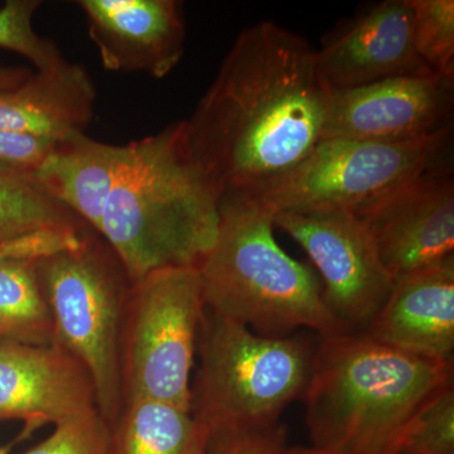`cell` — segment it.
<instances>
[{
    "label": "cell",
    "instance_id": "obj_1",
    "mask_svg": "<svg viewBox=\"0 0 454 454\" xmlns=\"http://www.w3.org/2000/svg\"><path fill=\"white\" fill-rule=\"evenodd\" d=\"M333 90L316 50L273 22L245 28L184 121L188 151L220 201L255 197L324 139Z\"/></svg>",
    "mask_w": 454,
    "mask_h": 454
},
{
    "label": "cell",
    "instance_id": "obj_2",
    "mask_svg": "<svg viewBox=\"0 0 454 454\" xmlns=\"http://www.w3.org/2000/svg\"><path fill=\"white\" fill-rule=\"evenodd\" d=\"M453 381V365L414 356L364 333L316 340L304 390L310 447L333 454H396L409 420Z\"/></svg>",
    "mask_w": 454,
    "mask_h": 454
},
{
    "label": "cell",
    "instance_id": "obj_3",
    "mask_svg": "<svg viewBox=\"0 0 454 454\" xmlns=\"http://www.w3.org/2000/svg\"><path fill=\"white\" fill-rule=\"evenodd\" d=\"M219 220V196L193 162L178 121L127 145L98 235L134 283L158 269L199 267Z\"/></svg>",
    "mask_w": 454,
    "mask_h": 454
},
{
    "label": "cell",
    "instance_id": "obj_4",
    "mask_svg": "<svg viewBox=\"0 0 454 454\" xmlns=\"http://www.w3.org/2000/svg\"><path fill=\"white\" fill-rule=\"evenodd\" d=\"M274 226L255 200H221L216 238L199 265L206 309L265 337L343 333L315 271L284 252Z\"/></svg>",
    "mask_w": 454,
    "mask_h": 454
},
{
    "label": "cell",
    "instance_id": "obj_5",
    "mask_svg": "<svg viewBox=\"0 0 454 454\" xmlns=\"http://www.w3.org/2000/svg\"><path fill=\"white\" fill-rule=\"evenodd\" d=\"M315 351L309 336H262L206 309L191 413L206 432L277 426L303 396Z\"/></svg>",
    "mask_w": 454,
    "mask_h": 454
},
{
    "label": "cell",
    "instance_id": "obj_6",
    "mask_svg": "<svg viewBox=\"0 0 454 454\" xmlns=\"http://www.w3.org/2000/svg\"><path fill=\"white\" fill-rule=\"evenodd\" d=\"M53 327V343L88 369L98 411L112 426L121 413L119 346L131 282L110 245L94 230L35 260Z\"/></svg>",
    "mask_w": 454,
    "mask_h": 454
},
{
    "label": "cell",
    "instance_id": "obj_7",
    "mask_svg": "<svg viewBox=\"0 0 454 454\" xmlns=\"http://www.w3.org/2000/svg\"><path fill=\"white\" fill-rule=\"evenodd\" d=\"M206 304L199 267H168L131 284L121 331L122 403L191 411V373Z\"/></svg>",
    "mask_w": 454,
    "mask_h": 454
},
{
    "label": "cell",
    "instance_id": "obj_8",
    "mask_svg": "<svg viewBox=\"0 0 454 454\" xmlns=\"http://www.w3.org/2000/svg\"><path fill=\"white\" fill-rule=\"evenodd\" d=\"M452 129L404 143L322 139L286 177L250 199L283 211L356 212L413 179L450 166Z\"/></svg>",
    "mask_w": 454,
    "mask_h": 454
},
{
    "label": "cell",
    "instance_id": "obj_9",
    "mask_svg": "<svg viewBox=\"0 0 454 454\" xmlns=\"http://www.w3.org/2000/svg\"><path fill=\"white\" fill-rule=\"evenodd\" d=\"M280 227L307 253L325 304L345 331L365 330L389 298L395 280L382 267L372 238L354 212L283 211Z\"/></svg>",
    "mask_w": 454,
    "mask_h": 454
},
{
    "label": "cell",
    "instance_id": "obj_10",
    "mask_svg": "<svg viewBox=\"0 0 454 454\" xmlns=\"http://www.w3.org/2000/svg\"><path fill=\"white\" fill-rule=\"evenodd\" d=\"M454 74L391 77L333 91L324 139L404 143L452 129Z\"/></svg>",
    "mask_w": 454,
    "mask_h": 454
},
{
    "label": "cell",
    "instance_id": "obj_11",
    "mask_svg": "<svg viewBox=\"0 0 454 454\" xmlns=\"http://www.w3.org/2000/svg\"><path fill=\"white\" fill-rule=\"evenodd\" d=\"M394 280L454 255L452 168L433 170L355 212Z\"/></svg>",
    "mask_w": 454,
    "mask_h": 454
},
{
    "label": "cell",
    "instance_id": "obj_12",
    "mask_svg": "<svg viewBox=\"0 0 454 454\" xmlns=\"http://www.w3.org/2000/svg\"><path fill=\"white\" fill-rule=\"evenodd\" d=\"M95 411L94 382L73 355L56 345L0 340V422H25L20 441Z\"/></svg>",
    "mask_w": 454,
    "mask_h": 454
},
{
    "label": "cell",
    "instance_id": "obj_13",
    "mask_svg": "<svg viewBox=\"0 0 454 454\" xmlns=\"http://www.w3.org/2000/svg\"><path fill=\"white\" fill-rule=\"evenodd\" d=\"M316 59L322 79L333 91L432 73L415 50L409 0L366 5L325 35Z\"/></svg>",
    "mask_w": 454,
    "mask_h": 454
},
{
    "label": "cell",
    "instance_id": "obj_14",
    "mask_svg": "<svg viewBox=\"0 0 454 454\" xmlns=\"http://www.w3.org/2000/svg\"><path fill=\"white\" fill-rule=\"evenodd\" d=\"M77 4L107 71L163 79L184 57L186 25L177 0H80Z\"/></svg>",
    "mask_w": 454,
    "mask_h": 454
},
{
    "label": "cell",
    "instance_id": "obj_15",
    "mask_svg": "<svg viewBox=\"0 0 454 454\" xmlns=\"http://www.w3.org/2000/svg\"><path fill=\"white\" fill-rule=\"evenodd\" d=\"M360 333L414 356L453 365L454 255L397 278L384 306Z\"/></svg>",
    "mask_w": 454,
    "mask_h": 454
},
{
    "label": "cell",
    "instance_id": "obj_16",
    "mask_svg": "<svg viewBox=\"0 0 454 454\" xmlns=\"http://www.w3.org/2000/svg\"><path fill=\"white\" fill-rule=\"evenodd\" d=\"M97 88L82 65L66 59L0 90V130L51 140L85 133L94 118Z\"/></svg>",
    "mask_w": 454,
    "mask_h": 454
},
{
    "label": "cell",
    "instance_id": "obj_17",
    "mask_svg": "<svg viewBox=\"0 0 454 454\" xmlns=\"http://www.w3.org/2000/svg\"><path fill=\"white\" fill-rule=\"evenodd\" d=\"M89 230L41 186L35 170L0 160V255L35 260Z\"/></svg>",
    "mask_w": 454,
    "mask_h": 454
},
{
    "label": "cell",
    "instance_id": "obj_18",
    "mask_svg": "<svg viewBox=\"0 0 454 454\" xmlns=\"http://www.w3.org/2000/svg\"><path fill=\"white\" fill-rule=\"evenodd\" d=\"M125 151L127 145L73 134L56 143L35 175L56 201L98 234Z\"/></svg>",
    "mask_w": 454,
    "mask_h": 454
},
{
    "label": "cell",
    "instance_id": "obj_19",
    "mask_svg": "<svg viewBox=\"0 0 454 454\" xmlns=\"http://www.w3.org/2000/svg\"><path fill=\"white\" fill-rule=\"evenodd\" d=\"M109 454H207V432L191 411L133 400L110 426Z\"/></svg>",
    "mask_w": 454,
    "mask_h": 454
},
{
    "label": "cell",
    "instance_id": "obj_20",
    "mask_svg": "<svg viewBox=\"0 0 454 454\" xmlns=\"http://www.w3.org/2000/svg\"><path fill=\"white\" fill-rule=\"evenodd\" d=\"M0 340L53 343L52 319L35 260L0 255Z\"/></svg>",
    "mask_w": 454,
    "mask_h": 454
},
{
    "label": "cell",
    "instance_id": "obj_21",
    "mask_svg": "<svg viewBox=\"0 0 454 454\" xmlns=\"http://www.w3.org/2000/svg\"><path fill=\"white\" fill-rule=\"evenodd\" d=\"M415 50L432 73L454 74L453 0H409Z\"/></svg>",
    "mask_w": 454,
    "mask_h": 454
},
{
    "label": "cell",
    "instance_id": "obj_22",
    "mask_svg": "<svg viewBox=\"0 0 454 454\" xmlns=\"http://www.w3.org/2000/svg\"><path fill=\"white\" fill-rule=\"evenodd\" d=\"M396 454H454L453 381L435 391L415 411Z\"/></svg>",
    "mask_w": 454,
    "mask_h": 454
},
{
    "label": "cell",
    "instance_id": "obj_23",
    "mask_svg": "<svg viewBox=\"0 0 454 454\" xmlns=\"http://www.w3.org/2000/svg\"><path fill=\"white\" fill-rule=\"evenodd\" d=\"M41 4L40 0H8L0 8V50L25 57L37 70L66 61L56 44L33 28Z\"/></svg>",
    "mask_w": 454,
    "mask_h": 454
},
{
    "label": "cell",
    "instance_id": "obj_24",
    "mask_svg": "<svg viewBox=\"0 0 454 454\" xmlns=\"http://www.w3.org/2000/svg\"><path fill=\"white\" fill-rule=\"evenodd\" d=\"M110 424L100 411L74 418L55 426V430L22 454H109Z\"/></svg>",
    "mask_w": 454,
    "mask_h": 454
},
{
    "label": "cell",
    "instance_id": "obj_25",
    "mask_svg": "<svg viewBox=\"0 0 454 454\" xmlns=\"http://www.w3.org/2000/svg\"><path fill=\"white\" fill-rule=\"evenodd\" d=\"M207 454H291L280 424L265 428L217 429L207 432Z\"/></svg>",
    "mask_w": 454,
    "mask_h": 454
},
{
    "label": "cell",
    "instance_id": "obj_26",
    "mask_svg": "<svg viewBox=\"0 0 454 454\" xmlns=\"http://www.w3.org/2000/svg\"><path fill=\"white\" fill-rule=\"evenodd\" d=\"M57 142L59 140L0 130V160L35 170L46 160Z\"/></svg>",
    "mask_w": 454,
    "mask_h": 454
},
{
    "label": "cell",
    "instance_id": "obj_27",
    "mask_svg": "<svg viewBox=\"0 0 454 454\" xmlns=\"http://www.w3.org/2000/svg\"><path fill=\"white\" fill-rule=\"evenodd\" d=\"M31 74V71L20 66L0 65V90L16 88L20 82H25Z\"/></svg>",
    "mask_w": 454,
    "mask_h": 454
},
{
    "label": "cell",
    "instance_id": "obj_28",
    "mask_svg": "<svg viewBox=\"0 0 454 454\" xmlns=\"http://www.w3.org/2000/svg\"><path fill=\"white\" fill-rule=\"evenodd\" d=\"M291 454H333L324 452V450H316L313 447H292Z\"/></svg>",
    "mask_w": 454,
    "mask_h": 454
},
{
    "label": "cell",
    "instance_id": "obj_29",
    "mask_svg": "<svg viewBox=\"0 0 454 454\" xmlns=\"http://www.w3.org/2000/svg\"><path fill=\"white\" fill-rule=\"evenodd\" d=\"M17 442H20V438H18V437L16 439H14V442H12V443L7 444V446L0 447V454L11 453L12 448H13L14 444H16Z\"/></svg>",
    "mask_w": 454,
    "mask_h": 454
}]
</instances>
